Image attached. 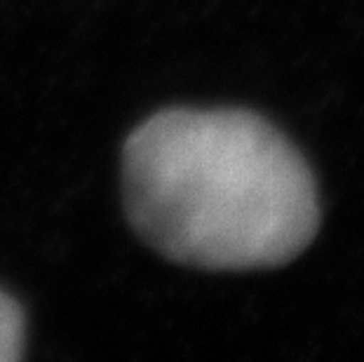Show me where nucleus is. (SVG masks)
Segmentation results:
<instances>
[{
  "mask_svg": "<svg viewBox=\"0 0 364 362\" xmlns=\"http://www.w3.org/2000/svg\"><path fill=\"white\" fill-rule=\"evenodd\" d=\"M122 203L146 245L205 271L284 266L322 221L304 153L245 109L172 106L139 122L122 146Z\"/></svg>",
  "mask_w": 364,
  "mask_h": 362,
  "instance_id": "1",
  "label": "nucleus"
},
{
  "mask_svg": "<svg viewBox=\"0 0 364 362\" xmlns=\"http://www.w3.org/2000/svg\"><path fill=\"white\" fill-rule=\"evenodd\" d=\"M26 348V313L10 292L0 289V362H14Z\"/></svg>",
  "mask_w": 364,
  "mask_h": 362,
  "instance_id": "2",
  "label": "nucleus"
}]
</instances>
